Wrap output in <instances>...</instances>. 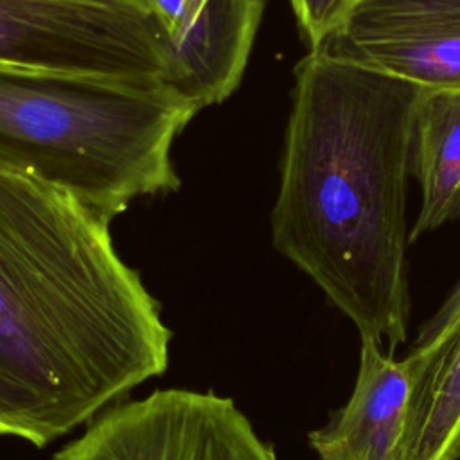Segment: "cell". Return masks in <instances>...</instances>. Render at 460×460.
I'll list each match as a JSON object with an SVG mask.
<instances>
[{
    "label": "cell",
    "mask_w": 460,
    "mask_h": 460,
    "mask_svg": "<svg viewBox=\"0 0 460 460\" xmlns=\"http://www.w3.org/2000/svg\"><path fill=\"white\" fill-rule=\"evenodd\" d=\"M110 223L0 169V435L45 447L167 370L172 331Z\"/></svg>",
    "instance_id": "obj_1"
},
{
    "label": "cell",
    "mask_w": 460,
    "mask_h": 460,
    "mask_svg": "<svg viewBox=\"0 0 460 460\" xmlns=\"http://www.w3.org/2000/svg\"><path fill=\"white\" fill-rule=\"evenodd\" d=\"M422 88L325 47L295 66L271 208L273 248L305 273L359 338L406 341V192Z\"/></svg>",
    "instance_id": "obj_2"
},
{
    "label": "cell",
    "mask_w": 460,
    "mask_h": 460,
    "mask_svg": "<svg viewBox=\"0 0 460 460\" xmlns=\"http://www.w3.org/2000/svg\"><path fill=\"white\" fill-rule=\"evenodd\" d=\"M199 110L164 83L0 65V169L113 219L174 192V138Z\"/></svg>",
    "instance_id": "obj_3"
},
{
    "label": "cell",
    "mask_w": 460,
    "mask_h": 460,
    "mask_svg": "<svg viewBox=\"0 0 460 460\" xmlns=\"http://www.w3.org/2000/svg\"><path fill=\"white\" fill-rule=\"evenodd\" d=\"M167 40L142 0H0V65L164 83Z\"/></svg>",
    "instance_id": "obj_4"
},
{
    "label": "cell",
    "mask_w": 460,
    "mask_h": 460,
    "mask_svg": "<svg viewBox=\"0 0 460 460\" xmlns=\"http://www.w3.org/2000/svg\"><path fill=\"white\" fill-rule=\"evenodd\" d=\"M52 460H277L232 397L162 388L97 413Z\"/></svg>",
    "instance_id": "obj_5"
},
{
    "label": "cell",
    "mask_w": 460,
    "mask_h": 460,
    "mask_svg": "<svg viewBox=\"0 0 460 460\" xmlns=\"http://www.w3.org/2000/svg\"><path fill=\"white\" fill-rule=\"evenodd\" d=\"M323 47L422 90H460V0H354Z\"/></svg>",
    "instance_id": "obj_6"
},
{
    "label": "cell",
    "mask_w": 460,
    "mask_h": 460,
    "mask_svg": "<svg viewBox=\"0 0 460 460\" xmlns=\"http://www.w3.org/2000/svg\"><path fill=\"white\" fill-rule=\"evenodd\" d=\"M359 365L349 401L307 438L320 460H399L417 359H395L359 338Z\"/></svg>",
    "instance_id": "obj_7"
},
{
    "label": "cell",
    "mask_w": 460,
    "mask_h": 460,
    "mask_svg": "<svg viewBox=\"0 0 460 460\" xmlns=\"http://www.w3.org/2000/svg\"><path fill=\"white\" fill-rule=\"evenodd\" d=\"M266 0H205L167 40L164 84L198 110L232 95L244 74Z\"/></svg>",
    "instance_id": "obj_8"
},
{
    "label": "cell",
    "mask_w": 460,
    "mask_h": 460,
    "mask_svg": "<svg viewBox=\"0 0 460 460\" xmlns=\"http://www.w3.org/2000/svg\"><path fill=\"white\" fill-rule=\"evenodd\" d=\"M410 354L419 367L399 460H460V320L437 343Z\"/></svg>",
    "instance_id": "obj_9"
},
{
    "label": "cell",
    "mask_w": 460,
    "mask_h": 460,
    "mask_svg": "<svg viewBox=\"0 0 460 460\" xmlns=\"http://www.w3.org/2000/svg\"><path fill=\"white\" fill-rule=\"evenodd\" d=\"M411 176L422 203L410 243L460 219V90H422L413 126Z\"/></svg>",
    "instance_id": "obj_10"
},
{
    "label": "cell",
    "mask_w": 460,
    "mask_h": 460,
    "mask_svg": "<svg viewBox=\"0 0 460 460\" xmlns=\"http://www.w3.org/2000/svg\"><path fill=\"white\" fill-rule=\"evenodd\" d=\"M354 0H289L298 29L309 49L327 43Z\"/></svg>",
    "instance_id": "obj_11"
},
{
    "label": "cell",
    "mask_w": 460,
    "mask_h": 460,
    "mask_svg": "<svg viewBox=\"0 0 460 460\" xmlns=\"http://www.w3.org/2000/svg\"><path fill=\"white\" fill-rule=\"evenodd\" d=\"M460 320V279L455 288L449 291L446 300L435 311L431 318H428L419 329L417 340L413 343V350H424L437 343L456 322Z\"/></svg>",
    "instance_id": "obj_12"
},
{
    "label": "cell",
    "mask_w": 460,
    "mask_h": 460,
    "mask_svg": "<svg viewBox=\"0 0 460 460\" xmlns=\"http://www.w3.org/2000/svg\"><path fill=\"white\" fill-rule=\"evenodd\" d=\"M147 9L164 23L169 36L181 32L185 18V0H142Z\"/></svg>",
    "instance_id": "obj_13"
},
{
    "label": "cell",
    "mask_w": 460,
    "mask_h": 460,
    "mask_svg": "<svg viewBox=\"0 0 460 460\" xmlns=\"http://www.w3.org/2000/svg\"><path fill=\"white\" fill-rule=\"evenodd\" d=\"M205 0H185V18H183V27L181 31L189 25V22L198 14V11L201 9ZM178 36V34H176Z\"/></svg>",
    "instance_id": "obj_14"
}]
</instances>
